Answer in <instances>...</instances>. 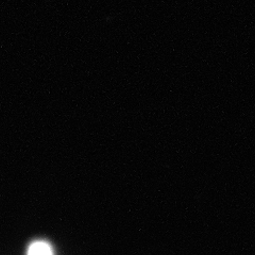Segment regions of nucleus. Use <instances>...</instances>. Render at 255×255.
I'll return each mask as SVG.
<instances>
[{
    "instance_id": "obj_1",
    "label": "nucleus",
    "mask_w": 255,
    "mask_h": 255,
    "mask_svg": "<svg viewBox=\"0 0 255 255\" xmlns=\"http://www.w3.org/2000/svg\"><path fill=\"white\" fill-rule=\"evenodd\" d=\"M27 255H54V252L49 243L44 239H37L29 246Z\"/></svg>"
}]
</instances>
